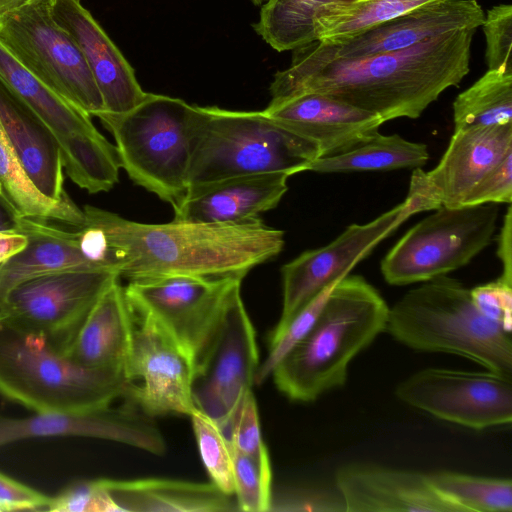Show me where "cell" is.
I'll return each instance as SVG.
<instances>
[{
    "label": "cell",
    "instance_id": "e0dca14e",
    "mask_svg": "<svg viewBox=\"0 0 512 512\" xmlns=\"http://www.w3.org/2000/svg\"><path fill=\"white\" fill-rule=\"evenodd\" d=\"M512 152V123L454 130L437 166L413 170L406 200L416 213L462 206L473 187Z\"/></svg>",
    "mask_w": 512,
    "mask_h": 512
},
{
    "label": "cell",
    "instance_id": "ba28073f",
    "mask_svg": "<svg viewBox=\"0 0 512 512\" xmlns=\"http://www.w3.org/2000/svg\"><path fill=\"white\" fill-rule=\"evenodd\" d=\"M0 78L32 110L59 146L64 171L90 194L111 190L119 180L115 145L91 116L30 71L0 38Z\"/></svg>",
    "mask_w": 512,
    "mask_h": 512
},
{
    "label": "cell",
    "instance_id": "52a82bcc",
    "mask_svg": "<svg viewBox=\"0 0 512 512\" xmlns=\"http://www.w3.org/2000/svg\"><path fill=\"white\" fill-rule=\"evenodd\" d=\"M98 118L112 134L129 178L176 208L188 190L198 106L147 93L131 110Z\"/></svg>",
    "mask_w": 512,
    "mask_h": 512
},
{
    "label": "cell",
    "instance_id": "cb8c5ba5",
    "mask_svg": "<svg viewBox=\"0 0 512 512\" xmlns=\"http://www.w3.org/2000/svg\"><path fill=\"white\" fill-rule=\"evenodd\" d=\"M119 279L98 298L64 354L84 367L125 376L132 319Z\"/></svg>",
    "mask_w": 512,
    "mask_h": 512
},
{
    "label": "cell",
    "instance_id": "d6986e66",
    "mask_svg": "<svg viewBox=\"0 0 512 512\" xmlns=\"http://www.w3.org/2000/svg\"><path fill=\"white\" fill-rule=\"evenodd\" d=\"M79 436L98 438L130 445L162 455L164 437L153 421L137 407L112 404L82 414L36 413L23 418L0 414V447L29 438Z\"/></svg>",
    "mask_w": 512,
    "mask_h": 512
},
{
    "label": "cell",
    "instance_id": "277c9868",
    "mask_svg": "<svg viewBox=\"0 0 512 512\" xmlns=\"http://www.w3.org/2000/svg\"><path fill=\"white\" fill-rule=\"evenodd\" d=\"M386 330L414 350L460 355L512 378L510 333L475 307L469 289L446 275L397 301L389 309Z\"/></svg>",
    "mask_w": 512,
    "mask_h": 512
},
{
    "label": "cell",
    "instance_id": "7bdbcfd3",
    "mask_svg": "<svg viewBox=\"0 0 512 512\" xmlns=\"http://www.w3.org/2000/svg\"><path fill=\"white\" fill-rule=\"evenodd\" d=\"M28 242V236L20 231L0 230V265L22 252Z\"/></svg>",
    "mask_w": 512,
    "mask_h": 512
},
{
    "label": "cell",
    "instance_id": "5b68a950",
    "mask_svg": "<svg viewBox=\"0 0 512 512\" xmlns=\"http://www.w3.org/2000/svg\"><path fill=\"white\" fill-rule=\"evenodd\" d=\"M126 377L84 367L0 318V394L35 413L82 414L123 397Z\"/></svg>",
    "mask_w": 512,
    "mask_h": 512
},
{
    "label": "cell",
    "instance_id": "4fadbf2b",
    "mask_svg": "<svg viewBox=\"0 0 512 512\" xmlns=\"http://www.w3.org/2000/svg\"><path fill=\"white\" fill-rule=\"evenodd\" d=\"M118 278V273L109 269L35 277L5 295L0 318L43 336L64 353L98 298Z\"/></svg>",
    "mask_w": 512,
    "mask_h": 512
},
{
    "label": "cell",
    "instance_id": "bcb514c9",
    "mask_svg": "<svg viewBox=\"0 0 512 512\" xmlns=\"http://www.w3.org/2000/svg\"><path fill=\"white\" fill-rule=\"evenodd\" d=\"M257 5H263L267 0H252Z\"/></svg>",
    "mask_w": 512,
    "mask_h": 512
},
{
    "label": "cell",
    "instance_id": "ab89813d",
    "mask_svg": "<svg viewBox=\"0 0 512 512\" xmlns=\"http://www.w3.org/2000/svg\"><path fill=\"white\" fill-rule=\"evenodd\" d=\"M512 201V152L495 165L470 191L463 205Z\"/></svg>",
    "mask_w": 512,
    "mask_h": 512
},
{
    "label": "cell",
    "instance_id": "8d00e7d4",
    "mask_svg": "<svg viewBox=\"0 0 512 512\" xmlns=\"http://www.w3.org/2000/svg\"><path fill=\"white\" fill-rule=\"evenodd\" d=\"M269 511L346 512L345 502L337 490L320 487L286 488L271 497Z\"/></svg>",
    "mask_w": 512,
    "mask_h": 512
},
{
    "label": "cell",
    "instance_id": "f35d334b",
    "mask_svg": "<svg viewBox=\"0 0 512 512\" xmlns=\"http://www.w3.org/2000/svg\"><path fill=\"white\" fill-rule=\"evenodd\" d=\"M475 307L510 333L512 328V281L498 279L470 290Z\"/></svg>",
    "mask_w": 512,
    "mask_h": 512
},
{
    "label": "cell",
    "instance_id": "836d02e7",
    "mask_svg": "<svg viewBox=\"0 0 512 512\" xmlns=\"http://www.w3.org/2000/svg\"><path fill=\"white\" fill-rule=\"evenodd\" d=\"M233 459L234 496L240 511L266 512L272 497L271 467L259 464L230 445Z\"/></svg>",
    "mask_w": 512,
    "mask_h": 512
},
{
    "label": "cell",
    "instance_id": "ffe728a7",
    "mask_svg": "<svg viewBox=\"0 0 512 512\" xmlns=\"http://www.w3.org/2000/svg\"><path fill=\"white\" fill-rule=\"evenodd\" d=\"M263 112L315 143L320 157L337 155L360 145L385 123L376 114L318 93L271 100Z\"/></svg>",
    "mask_w": 512,
    "mask_h": 512
},
{
    "label": "cell",
    "instance_id": "4316f807",
    "mask_svg": "<svg viewBox=\"0 0 512 512\" xmlns=\"http://www.w3.org/2000/svg\"><path fill=\"white\" fill-rule=\"evenodd\" d=\"M118 512H235L234 495L211 483L146 478L101 479Z\"/></svg>",
    "mask_w": 512,
    "mask_h": 512
},
{
    "label": "cell",
    "instance_id": "ac0fdd59",
    "mask_svg": "<svg viewBox=\"0 0 512 512\" xmlns=\"http://www.w3.org/2000/svg\"><path fill=\"white\" fill-rule=\"evenodd\" d=\"M484 16L476 0H436L345 41L327 44L316 40L295 49L294 54L311 60L328 61L393 52L444 33L476 30L482 25Z\"/></svg>",
    "mask_w": 512,
    "mask_h": 512
},
{
    "label": "cell",
    "instance_id": "d6a6232c",
    "mask_svg": "<svg viewBox=\"0 0 512 512\" xmlns=\"http://www.w3.org/2000/svg\"><path fill=\"white\" fill-rule=\"evenodd\" d=\"M189 417L202 462L211 482L222 492L234 495L233 459L228 439L220 427L198 409Z\"/></svg>",
    "mask_w": 512,
    "mask_h": 512
},
{
    "label": "cell",
    "instance_id": "60d3db41",
    "mask_svg": "<svg viewBox=\"0 0 512 512\" xmlns=\"http://www.w3.org/2000/svg\"><path fill=\"white\" fill-rule=\"evenodd\" d=\"M51 497L0 472V512L48 509Z\"/></svg>",
    "mask_w": 512,
    "mask_h": 512
},
{
    "label": "cell",
    "instance_id": "b9f144b4",
    "mask_svg": "<svg viewBox=\"0 0 512 512\" xmlns=\"http://www.w3.org/2000/svg\"><path fill=\"white\" fill-rule=\"evenodd\" d=\"M497 256L503 267L502 277L512 281V209L508 204L504 222L497 239Z\"/></svg>",
    "mask_w": 512,
    "mask_h": 512
},
{
    "label": "cell",
    "instance_id": "484cf974",
    "mask_svg": "<svg viewBox=\"0 0 512 512\" xmlns=\"http://www.w3.org/2000/svg\"><path fill=\"white\" fill-rule=\"evenodd\" d=\"M16 230L26 234L29 242L22 252L0 265V302L11 289L35 277L106 269L82 254L74 230L31 217H19Z\"/></svg>",
    "mask_w": 512,
    "mask_h": 512
},
{
    "label": "cell",
    "instance_id": "9a60e30c",
    "mask_svg": "<svg viewBox=\"0 0 512 512\" xmlns=\"http://www.w3.org/2000/svg\"><path fill=\"white\" fill-rule=\"evenodd\" d=\"M241 278L173 275L129 281L127 299L154 316L195 358Z\"/></svg>",
    "mask_w": 512,
    "mask_h": 512
},
{
    "label": "cell",
    "instance_id": "2e32d148",
    "mask_svg": "<svg viewBox=\"0 0 512 512\" xmlns=\"http://www.w3.org/2000/svg\"><path fill=\"white\" fill-rule=\"evenodd\" d=\"M416 214L405 199L366 224L348 226L329 244L301 253L281 268L283 303L279 330L321 291L349 274L354 266L403 222Z\"/></svg>",
    "mask_w": 512,
    "mask_h": 512
},
{
    "label": "cell",
    "instance_id": "3957f363",
    "mask_svg": "<svg viewBox=\"0 0 512 512\" xmlns=\"http://www.w3.org/2000/svg\"><path fill=\"white\" fill-rule=\"evenodd\" d=\"M389 307L363 277L337 281L303 338L277 364L271 376L293 401L310 402L343 386L348 365L386 331Z\"/></svg>",
    "mask_w": 512,
    "mask_h": 512
},
{
    "label": "cell",
    "instance_id": "603a6c76",
    "mask_svg": "<svg viewBox=\"0 0 512 512\" xmlns=\"http://www.w3.org/2000/svg\"><path fill=\"white\" fill-rule=\"evenodd\" d=\"M286 173L226 178L189 188L172 221L235 224L253 221L275 208L288 190Z\"/></svg>",
    "mask_w": 512,
    "mask_h": 512
},
{
    "label": "cell",
    "instance_id": "f6af8a7d",
    "mask_svg": "<svg viewBox=\"0 0 512 512\" xmlns=\"http://www.w3.org/2000/svg\"><path fill=\"white\" fill-rule=\"evenodd\" d=\"M35 0H0V18Z\"/></svg>",
    "mask_w": 512,
    "mask_h": 512
},
{
    "label": "cell",
    "instance_id": "30bf717a",
    "mask_svg": "<svg viewBox=\"0 0 512 512\" xmlns=\"http://www.w3.org/2000/svg\"><path fill=\"white\" fill-rule=\"evenodd\" d=\"M52 0H35L0 18V38L37 77L90 116L105 112L73 37L54 19Z\"/></svg>",
    "mask_w": 512,
    "mask_h": 512
},
{
    "label": "cell",
    "instance_id": "e575fe53",
    "mask_svg": "<svg viewBox=\"0 0 512 512\" xmlns=\"http://www.w3.org/2000/svg\"><path fill=\"white\" fill-rule=\"evenodd\" d=\"M226 438L236 451L253 458L263 466L271 467L268 450L261 434L257 403L252 390L244 395Z\"/></svg>",
    "mask_w": 512,
    "mask_h": 512
},
{
    "label": "cell",
    "instance_id": "8992f818",
    "mask_svg": "<svg viewBox=\"0 0 512 512\" xmlns=\"http://www.w3.org/2000/svg\"><path fill=\"white\" fill-rule=\"evenodd\" d=\"M318 157L315 143L263 111L198 106L188 189L244 175L277 172L291 176L307 171Z\"/></svg>",
    "mask_w": 512,
    "mask_h": 512
},
{
    "label": "cell",
    "instance_id": "7c38bea8",
    "mask_svg": "<svg viewBox=\"0 0 512 512\" xmlns=\"http://www.w3.org/2000/svg\"><path fill=\"white\" fill-rule=\"evenodd\" d=\"M127 301L132 330L123 398L152 418L190 416L193 356L154 316Z\"/></svg>",
    "mask_w": 512,
    "mask_h": 512
},
{
    "label": "cell",
    "instance_id": "74e56055",
    "mask_svg": "<svg viewBox=\"0 0 512 512\" xmlns=\"http://www.w3.org/2000/svg\"><path fill=\"white\" fill-rule=\"evenodd\" d=\"M56 512H118L102 480L77 481L51 497L48 509Z\"/></svg>",
    "mask_w": 512,
    "mask_h": 512
},
{
    "label": "cell",
    "instance_id": "f1b7e54d",
    "mask_svg": "<svg viewBox=\"0 0 512 512\" xmlns=\"http://www.w3.org/2000/svg\"><path fill=\"white\" fill-rule=\"evenodd\" d=\"M436 0H352L321 6L314 17L317 40L335 44Z\"/></svg>",
    "mask_w": 512,
    "mask_h": 512
},
{
    "label": "cell",
    "instance_id": "1f68e13d",
    "mask_svg": "<svg viewBox=\"0 0 512 512\" xmlns=\"http://www.w3.org/2000/svg\"><path fill=\"white\" fill-rule=\"evenodd\" d=\"M429 484L459 512H511L512 482L463 473L440 471L426 474Z\"/></svg>",
    "mask_w": 512,
    "mask_h": 512
},
{
    "label": "cell",
    "instance_id": "d590c367",
    "mask_svg": "<svg viewBox=\"0 0 512 512\" xmlns=\"http://www.w3.org/2000/svg\"><path fill=\"white\" fill-rule=\"evenodd\" d=\"M481 26L488 69L512 72V5L499 4L489 9Z\"/></svg>",
    "mask_w": 512,
    "mask_h": 512
},
{
    "label": "cell",
    "instance_id": "6da1fadb",
    "mask_svg": "<svg viewBox=\"0 0 512 512\" xmlns=\"http://www.w3.org/2000/svg\"><path fill=\"white\" fill-rule=\"evenodd\" d=\"M74 227L82 254L128 281L173 275L241 278L277 256L284 232L260 218L235 224H145L90 205Z\"/></svg>",
    "mask_w": 512,
    "mask_h": 512
},
{
    "label": "cell",
    "instance_id": "d4e9b609",
    "mask_svg": "<svg viewBox=\"0 0 512 512\" xmlns=\"http://www.w3.org/2000/svg\"><path fill=\"white\" fill-rule=\"evenodd\" d=\"M0 123L36 187L64 201V167L59 146L32 110L0 78Z\"/></svg>",
    "mask_w": 512,
    "mask_h": 512
},
{
    "label": "cell",
    "instance_id": "8fae6325",
    "mask_svg": "<svg viewBox=\"0 0 512 512\" xmlns=\"http://www.w3.org/2000/svg\"><path fill=\"white\" fill-rule=\"evenodd\" d=\"M240 286L230 294L214 331L194 361V405L225 436L244 395L252 390L259 367L256 334Z\"/></svg>",
    "mask_w": 512,
    "mask_h": 512
},
{
    "label": "cell",
    "instance_id": "5bb4252c",
    "mask_svg": "<svg viewBox=\"0 0 512 512\" xmlns=\"http://www.w3.org/2000/svg\"><path fill=\"white\" fill-rule=\"evenodd\" d=\"M396 395L438 419L475 430L512 421V378L489 370L423 369L402 381Z\"/></svg>",
    "mask_w": 512,
    "mask_h": 512
},
{
    "label": "cell",
    "instance_id": "4dcf8cb0",
    "mask_svg": "<svg viewBox=\"0 0 512 512\" xmlns=\"http://www.w3.org/2000/svg\"><path fill=\"white\" fill-rule=\"evenodd\" d=\"M352 0H267L256 32L277 51L295 50L317 40L314 17L324 4Z\"/></svg>",
    "mask_w": 512,
    "mask_h": 512
},
{
    "label": "cell",
    "instance_id": "44dd1931",
    "mask_svg": "<svg viewBox=\"0 0 512 512\" xmlns=\"http://www.w3.org/2000/svg\"><path fill=\"white\" fill-rule=\"evenodd\" d=\"M55 21L73 37L103 99L107 114H122L146 96L133 68L80 0H52ZM103 114V113H102Z\"/></svg>",
    "mask_w": 512,
    "mask_h": 512
},
{
    "label": "cell",
    "instance_id": "f546056e",
    "mask_svg": "<svg viewBox=\"0 0 512 512\" xmlns=\"http://www.w3.org/2000/svg\"><path fill=\"white\" fill-rule=\"evenodd\" d=\"M454 130L512 123V72L487 70L453 102Z\"/></svg>",
    "mask_w": 512,
    "mask_h": 512
},
{
    "label": "cell",
    "instance_id": "7dc6e473",
    "mask_svg": "<svg viewBox=\"0 0 512 512\" xmlns=\"http://www.w3.org/2000/svg\"><path fill=\"white\" fill-rule=\"evenodd\" d=\"M0 196H2V197H5V198H6V196H5V192H4V189H3V186H2V184H1V182H0Z\"/></svg>",
    "mask_w": 512,
    "mask_h": 512
},
{
    "label": "cell",
    "instance_id": "ee69618b",
    "mask_svg": "<svg viewBox=\"0 0 512 512\" xmlns=\"http://www.w3.org/2000/svg\"><path fill=\"white\" fill-rule=\"evenodd\" d=\"M19 217L8 199L0 196V230H16Z\"/></svg>",
    "mask_w": 512,
    "mask_h": 512
},
{
    "label": "cell",
    "instance_id": "9c48e42d",
    "mask_svg": "<svg viewBox=\"0 0 512 512\" xmlns=\"http://www.w3.org/2000/svg\"><path fill=\"white\" fill-rule=\"evenodd\" d=\"M496 203L441 206L409 229L381 261L390 285L425 282L467 265L492 241Z\"/></svg>",
    "mask_w": 512,
    "mask_h": 512
},
{
    "label": "cell",
    "instance_id": "7a4b0ae2",
    "mask_svg": "<svg viewBox=\"0 0 512 512\" xmlns=\"http://www.w3.org/2000/svg\"><path fill=\"white\" fill-rule=\"evenodd\" d=\"M475 29L429 38L409 48L361 58L317 61L293 55L276 73L271 100L318 93L378 115L384 122L418 118L469 72Z\"/></svg>",
    "mask_w": 512,
    "mask_h": 512
},
{
    "label": "cell",
    "instance_id": "83f0119b",
    "mask_svg": "<svg viewBox=\"0 0 512 512\" xmlns=\"http://www.w3.org/2000/svg\"><path fill=\"white\" fill-rule=\"evenodd\" d=\"M429 159L427 146L404 139L398 134L377 132L367 141L337 155L318 157L307 171L347 173L421 168Z\"/></svg>",
    "mask_w": 512,
    "mask_h": 512
},
{
    "label": "cell",
    "instance_id": "7402d4cb",
    "mask_svg": "<svg viewBox=\"0 0 512 512\" xmlns=\"http://www.w3.org/2000/svg\"><path fill=\"white\" fill-rule=\"evenodd\" d=\"M346 512H459L426 474L371 464H349L335 476Z\"/></svg>",
    "mask_w": 512,
    "mask_h": 512
}]
</instances>
